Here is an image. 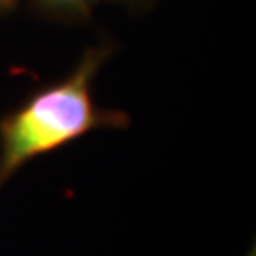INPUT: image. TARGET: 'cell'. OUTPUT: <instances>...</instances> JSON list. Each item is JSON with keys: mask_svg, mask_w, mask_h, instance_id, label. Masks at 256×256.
I'll return each instance as SVG.
<instances>
[{"mask_svg": "<svg viewBox=\"0 0 256 256\" xmlns=\"http://www.w3.org/2000/svg\"><path fill=\"white\" fill-rule=\"evenodd\" d=\"M104 52L84 55L68 78L30 97L18 112L0 122V188L23 165L101 126H126L120 112L97 108L92 82Z\"/></svg>", "mask_w": 256, "mask_h": 256, "instance_id": "obj_1", "label": "cell"}, {"mask_svg": "<svg viewBox=\"0 0 256 256\" xmlns=\"http://www.w3.org/2000/svg\"><path fill=\"white\" fill-rule=\"evenodd\" d=\"M38 2L52 12L63 14V16H84L92 8L90 0H38Z\"/></svg>", "mask_w": 256, "mask_h": 256, "instance_id": "obj_2", "label": "cell"}]
</instances>
